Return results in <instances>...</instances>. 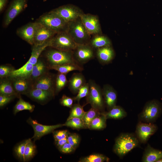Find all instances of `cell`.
Wrapping results in <instances>:
<instances>
[{"label":"cell","mask_w":162,"mask_h":162,"mask_svg":"<svg viewBox=\"0 0 162 162\" xmlns=\"http://www.w3.org/2000/svg\"><path fill=\"white\" fill-rule=\"evenodd\" d=\"M36 22L57 33L67 32L68 24L60 17L50 11L40 16Z\"/></svg>","instance_id":"277c9868"},{"label":"cell","mask_w":162,"mask_h":162,"mask_svg":"<svg viewBox=\"0 0 162 162\" xmlns=\"http://www.w3.org/2000/svg\"><path fill=\"white\" fill-rule=\"evenodd\" d=\"M95 56L100 64H105L112 61L115 57V52L111 45L96 50Z\"/></svg>","instance_id":"ffe728a7"},{"label":"cell","mask_w":162,"mask_h":162,"mask_svg":"<svg viewBox=\"0 0 162 162\" xmlns=\"http://www.w3.org/2000/svg\"><path fill=\"white\" fill-rule=\"evenodd\" d=\"M53 133L55 141L67 138L70 133L67 130L56 131Z\"/></svg>","instance_id":"b9f144b4"},{"label":"cell","mask_w":162,"mask_h":162,"mask_svg":"<svg viewBox=\"0 0 162 162\" xmlns=\"http://www.w3.org/2000/svg\"><path fill=\"white\" fill-rule=\"evenodd\" d=\"M89 92L86 97L87 104H90L92 107L101 112L104 111L105 106L102 89L94 80H89L88 82Z\"/></svg>","instance_id":"5b68a950"},{"label":"cell","mask_w":162,"mask_h":162,"mask_svg":"<svg viewBox=\"0 0 162 162\" xmlns=\"http://www.w3.org/2000/svg\"><path fill=\"white\" fill-rule=\"evenodd\" d=\"M57 33L56 32L39 23L34 36L33 45L41 44L49 41Z\"/></svg>","instance_id":"2e32d148"},{"label":"cell","mask_w":162,"mask_h":162,"mask_svg":"<svg viewBox=\"0 0 162 162\" xmlns=\"http://www.w3.org/2000/svg\"><path fill=\"white\" fill-rule=\"evenodd\" d=\"M63 124L74 129L86 128L82 119L80 118H72L68 119Z\"/></svg>","instance_id":"d590c367"},{"label":"cell","mask_w":162,"mask_h":162,"mask_svg":"<svg viewBox=\"0 0 162 162\" xmlns=\"http://www.w3.org/2000/svg\"><path fill=\"white\" fill-rule=\"evenodd\" d=\"M102 90L105 105L108 111L116 105L117 93L112 86L108 84L104 85Z\"/></svg>","instance_id":"d6986e66"},{"label":"cell","mask_w":162,"mask_h":162,"mask_svg":"<svg viewBox=\"0 0 162 162\" xmlns=\"http://www.w3.org/2000/svg\"><path fill=\"white\" fill-rule=\"evenodd\" d=\"M67 32L77 44H88L91 38L80 17L68 23Z\"/></svg>","instance_id":"7a4b0ae2"},{"label":"cell","mask_w":162,"mask_h":162,"mask_svg":"<svg viewBox=\"0 0 162 162\" xmlns=\"http://www.w3.org/2000/svg\"><path fill=\"white\" fill-rule=\"evenodd\" d=\"M73 52L75 61L81 65L93 59L95 56V50L88 44H77Z\"/></svg>","instance_id":"9c48e42d"},{"label":"cell","mask_w":162,"mask_h":162,"mask_svg":"<svg viewBox=\"0 0 162 162\" xmlns=\"http://www.w3.org/2000/svg\"><path fill=\"white\" fill-rule=\"evenodd\" d=\"M70 108L69 116L67 119L72 118H82L86 112L84 110L83 106H81L78 103L73 105Z\"/></svg>","instance_id":"e575fe53"},{"label":"cell","mask_w":162,"mask_h":162,"mask_svg":"<svg viewBox=\"0 0 162 162\" xmlns=\"http://www.w3.org/2000/svg\"><path fill=\"white\" fill-rule=\"evenodd\" d=\"M89 92V86L88 82L86 83L79 90L77 95L74 98V100L79 102L82 98L86 97Z\"/></svg>","instance_id":"74e56055"},{"label":"cell","mask_w":162,"mask_h":162,"mask_svg":"<svg viewBox=\"0 0 162 162\" xmlns=\"http://www.w3.org/2000/svg\"><path fill=\"white\" fill-rule=\"evenodd\" d=\"M10 79L15 91L20 95H26L33 88V82L30 77Z\"/></svg>","instance_id":"ac0fdd59"},{"label":"cell","mask_w":162,"mask_h":162,"mask_svg":"<svg viewBox=\"0 0 162 162\" xmlns=\"http://www.w3.org/2000/svg\"><path fill=\"white\" fill-rule=\"evenodd\" d=\"M27 0H13L10 5L5 16L4 25L8 26L12 21L27 6Z\"/></svg>","instance_id":"8fae6325"},{"label":"cell","mask_w":162,"mask_h":162,"mask_svg":"<svg viewBox=\"0 0 162 162\" xmlns=\"http://www.w3.org/2000/svg\"><path fill=\"white\" fill-rule=\"evenodd\" d=\"M59 151L63 153H70L73 152L75 149L68 142L58 148Z\"/></svg>","instance_id":"f6af8a7d"},{"label":"cell","mask_w":162,"mask_h":162,"mask_svg":"<svg viewBox=\"0 0 162 162\" xmlns=\"http://www.w3.org/2000/svg\"><path fill=\"white\" fill-rule=\"evenodd\" d=\"M67 139L68 142L75 149L78 146L80 140V136L76 133H70L68 136Z\"/></svg>","instance_id":"60d3db41"},{"label":"cell","mask_w":162,"mask_h":162,"mask_svg":"<svg viewBox=\"0 0 162 162\" xmlns=\"http://www.w3.org/2000/svg\"><path fill=\"white\" fill-rule=\"evenodd\" d=\"M14 68L10 64L1 65L0 66V78L2 79L8 77Z\"/></svg>","instance_id":"f35d334b"},{"label":"cell","mask_w":162,"mask_h":162,"mask_svg":"<svg viewBox=\"0 0 162 162\" xmlns=\"http://www.w3.org/2000/svg\"><path fill=\"white\" fill-rule=\"evenodd\" d=\"M107 119L105 116L101 113L100 115L95 118L92 121L89 129L97 130L104 129L106 126Z\"/></svg>","instance_id":"4dcf8cb0"},{"label":"cell","mask_w":162,"mask_h":162,"mask_svg":"<svg viewBox=\"0 0 162 162\" xmlns=\"http://www.w3.org/2000/svg\"><path fill=\"white\" fill-rule=\"evenodd\" d=\"M157 162H162V158L158 160Z\"/></svg>","instance_id":"c3c4849f"},{"label":"cell","mask_w":162,"mask_h":162,"mask_svg":"<svg viewBox=\"0 0 162 162\" xmlns=\"http://www.w3.org/2000/svg\"><path fill=\"white\" fill-rule=\"evenodd\" d=\"M28 139L18 145L15 148L14 151L15 153L21 160L25 161L24 153L26 145L28 142Z\"/></svg>","instance_id":"ab89813d"},{"label":"cell","mask_w":162,"mask_h":162,"mask_svg":"<svg viewBox=\"0 0 162 162\" xmlns=\"http://www.w3.org/2000/svg\"><path fill=\"white\" fill-rule=\"evenodd\" d=\"M36 147L35 145L32 141L31 139H28L26 145L24 153L25 161H28L34 155Z\"/></svg>","instance_id":"8d00e7d4"},{"label":"cell","mask_w":162,"mask_h":162,"mask_svg":"<svg viewBox=\"0 0 162 162\" xmlns=\"http://www.w3.org/2000/svg\"><path fill=\"white\" fill-rule=\"evenodd\" d=\"M80 18L87 30L91 35L102 34L100 25L97 16L84 13Z\"/></svg>","instance_id":"4fadbf2b"},{"label":"cell","mask_w":162,"mask_h":162,"mask_svg":"<svg viewBox=\"0 0 162 162\" xmlns=\"http://www.w3.org/2000/svg\"><path fill=\"white\" fill-rule=\"evenodd\" d=\"M26 95L32 100L43 105L47 103L55 96V94L51 92L34 88Z\"/></svg>","instance_id":"e0dca14e"},{"label":"cell","mask_w":162,"mask_h":162,"mask_svg":"<svg viewBox=\"0 0 162 162\" xmlns=\"http://www.w3.org/2000/svg\"><path fill=\"white\" fill-rule=\"evenodd\" d=\"M17 98L15 96H8L0 94V107L2 108Z\"/></svg>","instance_id":"ee69618b"},{"label":"cell","mask_w":162,"mask_h":162,"mask_svg":"<svg viewBox=\"0 0 162 162\" xmlns=\"http://www.w3.org/2000/svg\"><path fill=\"white\" fill-rule=\"evenodd\" d=\"M67 142V138L55 141V144L58 148L62 146Z\"/></svg>","instance_id":"bcb514c9"},{"label":"cell","mask_w":162,"mask_h":162,"mask_svg":"<svg viewBox=\"0 0 162 162\" xmlns=\"http://www.w3.org/2000/svg\"><path fill=\"white\" fill-rule=\"evenodd\" d=\"M86 82L85 78L82 73H74L68 80V88L73 94H77Z\"/></svg>","instance_id":"44dd1931"},{"label":"cell","mask_w":162,"mask_h":162,"mask_svg":"<svg viewBox=\"0 0 162 162\" xmlns=\"http://www.w3.org/2000/svg\"><path fill=\"white\" fill-rule=\"evenodd\" d=\"M107 119H121L127 116L125 110L121 106L116 105L107 112H101Z\"/></svg>","instance_id":"4316f807"},{"label":"cell","mask_w":162,"mask_h":162,"mask_svg":"<svg viewBox=\"0 0 162 162\" xmlns=\"http://www.w3.org/2000/svg\"><path fill=\"white\" fill-rule=\"evenodd\" d=\"M56 76V75L48 71L34 82L33 88H38L50 92L55 94Z\"/></svg>","instance_id":"5bb4252c"},{"label":"cell","mask_w":162,"mask_h":162,"mask_svg":"<svg viewBox=\"0 0 162 162\" xmlns=\"http://www.w3.org/2000/svg\"><path fill=\"white\" fill-rule=\"evenodd\" d=\"M52 48L48 50L45 54L46 63L49 67L70 64H78L74 58L73 51H62Z\"/></svg>","instance_id":"3957f363"},{"label":"cell","mask_w":162,"mask_h":162,"mask_svg":"<svg viewBox=\"0 0 162 162\" xmlns=\"http://www.w3.org/2000/svg\"><path fill=\"white\" fill-rule=\"evenodd\" d=\"M162 158V151L155 149L148 144L144 149L142 157L143 162H157Z\"/></svg>","instance_id":"603a6c76"},{"label":"cell","mask_w":162,"mask_h":162,"mask_svg":"<svg viewBox=\"0 0 162 162\" xmlns=\"http://www.w3.org/2000/svg\"><path fill=\"white\" fill-rule=\"evenodd\" d=\"M39 23L36 21L29 23L19 28L17 30V35L22 39L33 46L34 37Z\"/></svg>","instance_id":"9a60e30c"},{"label":"cell","mask_w":162,"mask_h":162,"mask_svg":"<svg viewBox=\"0 0 162 162\" xmlns=\"http://www.w3.org/2000/svg\"><path fill=\"white\" fill-rule=\"evenodd\" d=\"M50 70L46 62L39 58L36 63L33 65L30 78L34 82L38 78L49 71Z\"/></svg>","instance_id":"7402d4cb"},{"label":"cell","mask_w":162,"mask_h":162,"mask_svg":"<svg viewBox=\"0 0 162 162\" xmlns=\"http://www.w3.org/2000/svg\"><path fill=\"white\" fill-rule=\"evenodd\" d=\"M50 12L58 15L68 23L80 17L84 13L78 7L72 4L60 6Z\"/></svg>","instance_id":"ba28073f"},{"label":"cell","mask_w":162,"mask_h":162,"mask_svg":"<svg viewBox=\"0 0 162 162\" xmlns=\"http://www.w3.org/2000/svg\"><path fill=\"white\" fill-rule=\"evenodd\" d=\"M162 108L160 104L155 100L148 101L138 115L139 122L154 123L160 115Z\"/></svg>","instance_id":"8992f818"},{"label":"cell","mask_w":162,"mask_h":162,"mask_svg":"<svg viewBox=\"0 0 162 162\" xmlns=\"http://www.w3.org/2000/svg\"><path fill=\"white\" fill-rule=\"evenodd\" d=\"M27 122L33 129L34 134L32 138L34 140L40 139L43 136L53 132L55 129L64 126L63 124H62L52 125H43L31 118L27 120Z\"/></svg>","instance_id":"7c38bea8"},{"label":"cell","mask_w":162,"mask_h":162,"mask_svg":"<svg viewBox=\"0 0 162 162\" xmlns=\"http://www.w3.org/2000/svg\"><path fill=\"white\" fill-rule=\"evenodd\" d=\"M109 158L104 154H91L80 159V162H108Z\"/></svg>","instance_id":"836d02e7"},{"label":"cell","mask_w":162,"mask_h":162,"mask_svg":"<svg viewBox=\"0 0 162 162\" xmlns=\"http://www.w3.org/2000/svg\"><path fill=\"white\" fill-rule=\"evenodd\" d=\"M88 44L95 50L99 48L112 45L111 41L109 38L102 34L93 35Z\"/></svg>","instance_id":"484cf974"},{"label":"cell","mask_w":162,"mask_h":162,"mask_svg":"<svg viewBox=\"0 0 162 162\" xmlns=\"http://www.w3.org/2000/svg\"><path fill=\"white\" fill-rule=\"evenodd\" d=\"M66 74L58 72L56 75L55 81V94L57 95L67 85L68 81Z\"/></svg>","instance_id":"f546056e"},{"label":"cell","mask_w":162,"mask_h":162,"mask_svg":"<svg viewBox=\"0 0 162 162\" xmlns=\"http://www.w3.org/2000/svg\"><path fill=\"white\" fill-rule=\"evenodd\" d=\"M74 100V98L63 94L60 99V103L63 106L71 108L73 105Z\"/></svg>","instance_id":"7bdbcfd3"},{"label":"cell","mask_w":162,"mask_h":162,"mask_svg":"<svg viewBox=\"0 0 162 162\" xmlns=\"http://www.w3.org/2000/svg\"><path fill=\"white\" fill-rule=\"evenodd\" d=\"M101 113L98 110L92 107L88 111L86 112L82 118L86 128L89 129L92 121L95 118L100 115Z\"/></svg>","instance_id":"d6a6232c"},{"label":"cell","mask_w":162,"mask_h":162,"mask_svg":"<svg viewBox=\"0 0 162 162\" xmlns=\"http://www.w3.org/2000/svg\"><path fill=\"white\" fill-rule=\"evenodd\" d=\"M0 94L15 96L18 98L21 97L15 91L11 80L8 77L0 79Z\"/></svg>","instance_id":"cb8c5ba5"},{"label":"cell","mask_w":162,"mask_h":162,"mask_svg":"<svg viewBox=\"0 0 162 162\" xmlns=\"http://www.w3.org/2000/svg\"><path fill=\"white\" fill-rule=\"evenodd\" d=\"M77 45L67 32L57 33L50 40V47L61 50L73 51Z\"/></svg>","instance_id":"52a82bcc"},{"label":"cell","mask_w":162,"mask_h":162,"mask_svg":"<svg viewBox=\"0 0 162 162\" xmlns=\"http://www.w3.org/2000/svg\"><path fill=\"white\" fill-rule=\"evenodd\" d=\"M140 143L135 134L121 133L115 140L113 151L120 158H122L133 149L139 146Z\"/></svg>","instance_id":"6da1fadb"},{"label":"cell","mask_w":162,"mask_h":162,"mask_svg":"<svg viewBox=\"0 0 162 162\" xmlns=\"http://www.w3.org/2000/svg\"><path fill=\"white\" fill-rule=\"evenodd\" d=\"M33 65L27 62L20 68L14 70L8 77L11 79L29 78Z\"/></svg>","instance_id":"d4e9b609"},{"label":"cell","mask_w":162,"mask_h":162,"mask_svg":"<svg viewBox=\"0 0 162 162\" xmlns=\"http://www.w3.org/2000/svg\"><path fill=\"white\" fill-rule=\"evenodd\" d=\"M15 105L14 108V113L15 114L20 111L28 110L30 112H32L35 108V106L30 104L23 100L20 97Z\"/></svg>","instance_id":"1f68e13d"},{"label":"cell","mask_w":162,"mask_h":162,"mask_svg":"<svg viewBox=\"0 0 162 162\" xmlns=\"http://www.w3.org/2000/svg\"><path fill=\"white\" fill-rule=\"evenodd\" d=\"M7 1V0H0V11L3 10Z\"/></svg>","instance_id":"7dc6e473"},{"label":"cell","mask_w":162,"mask_h":162,"mask_svg":"<svg viewBox=\"0 0 162 162\" xmlns=\"http://www.w3.org/2000/svg\"><path fill=\"white\" fill-rule=\"evenodd\" d=\"M158 128L157 125L153 123L139 122L136 126L135 134L140 143L145 144L156 132Z\"/></svg>","instance_id":"30bf717a"},{"label":"cell","mask_w":162,"mask_h":162,"mask_svg":"<svg viewBox=\"0 0 162 162\" xmlns=\"http://www.w3.org/2000/svg\"><path fill=\"white\" fill-rule=\"evenodd\" d=\"M49 68L50 69L54 70L59 73L66 74L72 71L78 70L81 71L84 69L82 65L77 63L53 66Z\"/></svg>","instance_id":"f1b7e54d"},{"label":"cell","mask_w":162,"mask_h":162,"mask_svg":"<svg viewBox=\"0 0 162 162\" xmlns=\"http://www.w3.org/2000/svg\"><path fill=\"white\" fill-rule=\"evenodd\" d=\"M50 40L41 44L32 46L31 55L27 62L33 65L36 64L42 52L50 47Z\"/></svg>","instance_id":"83f0119b"}]
</instances>
